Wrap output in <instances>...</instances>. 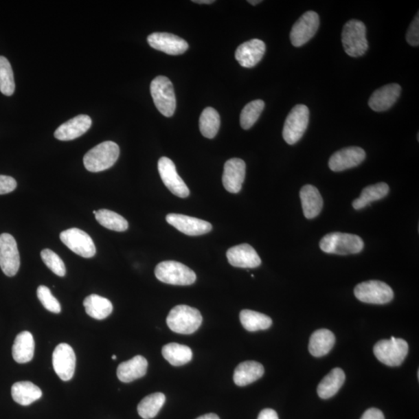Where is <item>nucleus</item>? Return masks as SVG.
<instances>
[{"mask_svg":"<svg viewBox=\"0 0 419 419\" xmlns=\"http://www.w3.org/2000/svg\"><path fill=\"white\" fill-rule=\"evenodd\" d=\"M11 394L16 403L27 406L40 399L42 396V392L33 383L21 381L15 383L12 386Z\"/></svg>","mask_w":419,"mask_h":419,"instance_id":"obj_28","label":"nucleus"},{"mask_svg":"<svg viewBox=\"0 0 419 419\" xmlns=\"http://www.w3.org/2000/svg\"><path fill=\"white\" fill-rule=\"evenodd\" d=\"M120 155L117 144L104 141L89 150L83 158L86 169L92 172H99L110 169L115 164Z\"/></svg>","mask_w":419,"mask_h":419,"instance_id":"obj_1","label":"nucleus"},{"mask_svg":"<svg viewBox=\"0 0 419 419\" xmlns=\"http://www.w3.org/2000/svg\"><path fill=\"white\" fill-rule=\"evenodd\" d=\"M15 91L14 71L8 59L0 56V91L5 95H12Z\"/></svg>","mask_w":419,"mask_h":419,"instance_id":"obj_38","label":"nucleus"},{"mask_svg":"<svg viewBox=\"0 0 419 419\" xmlns=\"http://www.w3.org/2000/svg\"><path fill=\"white\" fill-rule=\"evenodd\" d=\"M163 357L172 366L179 367L192 360L193 352L190 347L178 343H170L161 350Z\"/></svg>","mask_w":419,"mask_h":419,"instance_id":"obj_31","label":"nucleus"},{"mask_svg":"<svg viewBox=\"0 0 419 419\" xmlns=\"http://www.w3.org/2000/svg\"><path fill=\"white\" fill-rule=\"evenodd\" d=\"M258 419H279L278 413L273 409H263L259 415Z\"/></svg>","mask_w":419,"mask_h":419,"instance_id":"obj_44","label":"nucleus"},{"mask_svg":"<svg viewBox=\"0 0 419 419\" xmlns=\"http://www.w3.org/2000/svg\"><path fill=\"white\" fill-rule=\"evenodd\" d=\"M148 42L152 49L171 56L182 55L189 47L187 41L170 33H153L148 36Z\"/></svg>","mask_w":419,"mask_h":419,"instance_id":"obj_16","label":"nucleus"},{"mask_svg":"<svg viewBox=\"0 0 419 419\" xmlns=\"http://www.w3.org/2000/svg\"><path fill=\"white\" fill-rule=\"evenodd\" d=\"M361 419H385V418L381 410L372 408L365 411Z\"/></svg>","mask_w":419,"mask_h":419,"instance_id":"obj_43","label":"nucleus"},{"mask_svg":"<svg viewBox=\"0 0 419 419\" xmlns=\"http://www.w3.org/2000/svg\"><path fill=\"white\" fill-rule=\"evenodd\" d=\"M60 239L70 250L83 258H92L97 251L91 237L76 227L63 231Z\"/></svg>","mask_w":419,"mask_h":419,"instance_id":"obj_10","label":"nucleus"},{"mask_svg":"<svg viewBox=\"0 0 419 419\" xmlns=\"http://www.w3.org/2000/svg\"><path fill=\"white\" fill-rule=\"evenodd\" d=\"M265 103L261 100L250 102L245 105L240 115V124L245 130H249L256 124L264 109Z\"/></svg>","mask_w":419,"mask_h":419,"instance_id":"obj_37","label":"nucleus"},{"mask_svg":"<svg viewBox=\"0 0 419 419\" xmlns=\"http://www.w3.org/2000/svg\"><path fill=\"white\" fill-rule=\"evenodd\" d=\"M196 419H220V418L217 415L211 413V414L203 415Z\"/></svg>","mask_w":419,"mask_h":419,"instance_id":"obj_45","label":"nucleus"},{"mask_svg":"<svg viewBox=\"0 0 419 419\" xmlns=\"http://www.w3.org/2000/svg\"><path fill=\"white\" fill-rule=\"evenodd\" d=\"M354 293L359 301L367 304H385L394 298L391 286L379 280H370L358 284Z\"/></svg>","mask_w":419,"mask_h":419,"instance_id":"obj_9","label":"nucleus"},{"mask_svg":"<svg viewBox=\"0 0 419 419\" xmlns=\"http://www.w3.org/2000/svg\"><path fill=\"white\" fill-rule=\"evenodd\" d=\"M264 374V367L256 361H245L238 365L234 372L235 384L244 387L261 378Z\"/></svg>","mask_w":419,"mask_h":419,"instance_id":"obj_26","label":"nucleus"},{"mask_svg":"<svg viewBox=\"0 0 419 419\" xmlns=\"http://www.w3.org/2000/svg\"><path fill=\"white\" fill-rule=\"evenodd\" d=\"M335 343V335L326 328L315 331L310 338L308 350L311 355L321 357L328 354Z\"/></svg>","mask_w":419,"mask_h":419,"instance_id":"obj_27","label":"nucleus"},{"mask_svg":"<svg viewBox=\"0 0 419 419\" xmlns=\"http://www.w3.org/2000/svg\"><path fill=\"white\" fill-rule=\"evenodd\" d=\"M202 315L196 308L178 305L168 315L166 323L172 332L183 335L195 332L202 324Z\"/></svg>","mask_w":419,"mask_h":419,"instance_id":"obj_2","label":"nucleus"},{"mask_svg":"<svg viewBox=\"0 0 419 419\" xmlns=\"http://www.w3.org/2000/svg\"><path fill=\"white\" fill-rule=\"evenodd\" d=\"M166 221L185 235L196 236L207 234L212 229V225L199 218L179 214H170Z\"/></svg>","mask_w":419,"mask_h":419,"instance_id":"obj_15","label":"nucleus"},{"mask_svg":"<svg viewBox=\"0 0 419 419\" xmlns=\"http://www.w3.org/2000/svg\"><path fill=\"white\" fill-rule=\"evenodd\" d=\"M35 343L33 335L29 332H22L15 339L12 350L14 360L18 363L32 361L34 355Z\"/></svg>","mask_w":419,"mask_h":419,"instance_id":"obj_25","label":"nucleus"},{"mask_svg":"<svg viewBox=\"0 0 419 419\" xmlns=\"http://www.w3.org/2000/svg\"><path fill=\"white\" fill-rule=\"evenodd\" d=\"M193 2L199 4H212L214 3V0H194Z\"/></svg>","mask_w":419,"mask_h":419,"instance_id":"obj_46","label":"nucleus"},{"mask_svg":"<svg viewBox=\"0 0 419 419\" xmlns=\"http://www.w3.org/2000/svg\"><path fill=\"white\" fill-rule=\"evenodd\" d=\"M41 256L47 267L49 268L54 273L61 278L65 276L67 268H65L64 262L56 253L46 249L41 251Z\"/></svg>","mask_w":419,"mask_h":419,"instance_id":"obj_39","label":"nucleus"},{"mask_svg":"<svg viewBox=\"0 0 419 419\" xmlns=\"http://www.w3.org/2000/svg\"><path fill=\"white\" fill-rule=\"evenodd\" d=\"M242 326L249 332L266 330L273 324L269 316L251 310H243L240 313Z\"/></svg>","mask_w":419,"mask_h":419,"instance_id":"obj_33","label":"nucleus"},{"mask_svg":"<svg viewBox=\"0 0 419 419\" xmlns=\"http://www.w3.org/2000/svg\"><path fill=\"white\" fill-rule=\"evenodd\" d=\"M342 42L347 55L353 58L363 56L368 50L366 26L357 20L347 22L343 29Z\"/></svg>","mask_w":419,"mask_h":419,"instance_id":"obj_4","label":"nucleus"},{"mask_svg":"<svg viewBox=\"0 0 419 419\" xmlns=\"http://www.w3.org/2000/svg\"><path fill=\"white\" fill-rule=\"evenodd\" d=\"M21 258L15 238L8 233L0 235V267L8 277L19 271Z\"/></svg>","mask_w":419,"mask_h":419,"instance_id":"obj_11","label":"nucleus"},{"mask_svg":"<svg viewBox=\"0 0 419 419\" xmlns=\"http://www.w3.org/2000/svg\"><path fill=\"white\" fill-rule=\"evenodd\" d=\"M309 116L307 106L299 104L293 107L284 126L283 137L287 144L292 146L301 140L307 130Z\"/></svg>","mask_w":419,"mask_h":419,"instance_id":"obj_8","label":"nucleus"},{"mask_svg":"<svg viewBox=\"0 0 419 419\" xmlns=\"http://www.w3.org/2000/svg\"><path fill=\"white\" fill-rule=\"evenodd\" d=\"M158 169L161 181L173 194L185 199L190 195V190L182 178L179 176L173 161L167 157L159 160Z\"/></svg>","mask_w":419,"mask_h":419,"instance_id":"obj_13","label":"nucleus"},{"mask_svg":"<svg viewBox=\"0 0 419 419\" xmlns=\"http://www.w3.org/2000/svg\"><path fill=\"white\" fill-rule=\"evenodd\" d=\"M374 352L382 363L389 367H398L408 355L409 344L404 339L392 337L379 341L374 346Z\"/></svg>","mask_w":419,"mask_h":419,"instance_id":"obj_7","label":"nucleus"},{"mask_svg":"<svg viewBox=\"0 0 419 419\" xmlns=\"http://www.w3.org/2000/svg\"><path fill=\"white\" fill-rule=\"evenodd\" d=\"M266 52V45L260 39H253L239 45L236 58L245 68H253L258 64Z\"/></svg>","mask_w":419,"mask_h":419,"instance_id":"obj_19","label":"nucleus"},{"mask_svg":"<svg viewBox=\"0 0 419 419\" xmlns=\"http://www.w3.org/2000/svg\"><path fill=\"white\" fill-rule=\"evenodd\" d=\"M220 124V119L218 112L212 109L207 107L203 111L200 117V130L202 135L207 139H214L217 135Z\"/></svg>","mask_w":419,"mask_h":419,"instance_id":"obj_34","label":"nucleus"},{"mask_svg":"<svg viewBox=\"0 0 419 419\" xmlns=\"http://www.w3.org/2000/svg\"><path fill=\"white\" fill-rule=\"evenodd\" d=\"M262 1H260V0H256V1H251V0H249V1H248L249 3L251 4V5H257L260 3Z\"/></svg>","mask_w":419,"mask_h":419,"instance_id":"obj_47","label":"nucleus"},{"mask_svg":"<svg viewBox=\"0 0 419 419\" xmlns=\"http://www.w3.org/2000/svg\"><path fill=\"white\" fill-rule=\"evenodd\" d=\"M150 91L154 104L165 117L174 115L177 107L176 95L172 82L167 77L159 76L151 82Z\"/></svg>","mask_w":419,"mask_h":419,"instance_id":"obj_6","label":"nucleus"},{"mask_svg":"<svg viewBox=\"0 0 419 419\" xmlns=\"http://www.w3.org/2000/svg\"><path fill=\"white\" fill-rule=\"evenodd\" d=\"M16 185V181L13 177L0 175V194L13 192Z\"/></svg>","mask_w":419,"mask_h":419,"instance_id":"obj_42","label":"nucleus"},{"mask_svg":"<svg viewBox=\"0 0 419 419\" xmlns=\"http://www.w3.org/2000/svg\"><path fill=\"white\" fill-rule=\"evenodd\" d=\"M366 158V152L360 147H348L335 152L328 161L333 172H342L361 164Z\"/></svg>","mask_w":419,"mask_h":419,"instance_id":"obj_17","label":"nucleus"},{"mask_svg":"<svg viewBox=\"0 0 419 419\" xmlns=\"http://www.w3.org/2000/svg\"><path fill=\"white\" fill-rule=\"evenodd\" d=\"M305 218L313 219L318 216L323 207V199L318 189L313 185H305L300 192Z\"/></svg>","mask_w":419,"mask_h":419,"instance_id":"obj_24","label":"nucleus"},{"mask_svg":"<svg viewBox=\"0 0 419 419\" xmlns=\"http://www.w3.org/2000/svg\"><path fill=\"white\" fill-rule=\"evenodd\" d=\"M39 301L47 310L55 314L61 313V305L46 286H40L37 291Z\"/></svg>","mask_w":419,"mask_h":419,"instance_id":"obj_40","label":"nucleus"},{"mask_svg":"<svg viewBox=\"0 0 419 419\" xmlns=\"http://www.w3.org/2000/svg\"><path fill=\"white\" fill-rule=\"evenodd\" d=\"M93 213L94 214H97V212L93 211Z\"/></svg>","mask_w":419,"mask_h":419,"instance_id":"obj_49","label":"nucleus"},{"mask_svg":"<svg viewBox=\"0 0 419 419\" xmlns=\"http://www.w3.org/2000/svg\"><path fill=\"white\" fill-rule=\"evenodd\" d=\"M95 218L98 223L106 227L115 231H124L128 229L127 220L115 212L106 209H100L95 214Z\"/></svg>","mask_w":419,"mask_h":419,"instance_id":"obj_36","label":"nucleus"},{"mask_svg":"<svg viewBox=\"0 0 419 419\" xmlns=\"http://www.w3.org/2000/svg\"><path fill=\"white\" fill-rule=\"evenodd\" d=\"M346 380L343 370L335 368L327 374L320 382L318 387V394L322 399H328L337 394L343 387Z\"/></svg>","mask_w":419,"mask_h":419,"instance_id":"obj_29","label":"nucleus"},{"mask_svg":"<svg viewBox=\"0 0 419 419\" xmlns=\"http://www.w3.org/2000/svg\"><path fill=\"white\" fill-rule=\"evenodd\" d=\"M92 120L88 115H79L57 128L55 137L60 141H71L85 134L91 128Z\"/></svg>","mask_w":419,"mask_h":419,"instance_id":"obj_22","label":"nucleus"},{"mask_svg":"<svg viewBox=\"0 0 419 419\" xmlns=\"http://www.w3.org/2000/svg\"><path fill=\"white\" fill-rule=\"evenodd\" d=\"M389 190L390 189L385 183L369 185L363 190L360 197L352 202V207L356 210L363 209L374 201L384 199L387 195Z\"/></svg>","mask_w":419,"mask_h":419,"instance_id":"obj_32","label":"nucleus"},{"mask_svg":"<svg viewBox=\"0 0 419 419\" xmlns=\"http://www.w3.org/2000/svg\"><path fill=\"white\" fill-rule=\"evenodd\" d=\"M83 306L89 316L98 320L105 319L113 311V305L109 299L97 295L87 297L83 302Z\"/></svg>","mask_w":419,"mask_h":419,"instance_id":"obj_30","label":"nucleus"},{"mask_svg":"<svg viewBox=\"0 0 419 419\" xmlns=\"http://www.w3.org/2000/svg\"><path fill=\"white\" fill-rule=\"evenodd\" d=\"M76 363L75 352L69 344L61 343L56 346L52 354V364L60 379L68 381L73 378Z\"/></svg>","mask_w":419,"mask_h":419,"instance_id":"obj_14","label":"nucleus"},{"mask_svg":"<svg viewBox=\"0 0 419 419\" xmlns=\"http://www.w3.org/2000/svg\"><path fill=\"white\" fill-rule=\"evenodd\" d=\"M402 92V87L397 83L388 84L371 95L369 100V106L371 109L376 112L387 111L396 103Z\"/></svg>","mask_w":419,"mask_h":419,"instance_id":"obj_21","label":"nucleus"},{"mask_svg":"<svg viewBox=\"0 0 419 419\" xmlns=\"http://www.w3.org/2000/svg\"><path fill=\"white\" fill-rule=\"evenodd\" d=\"M166 402V396L163 393H155L141 400L137 405V412L144 419H151L158 415V413Z\"/></svg>","mask_w":419,"mask_h":419,"instance_id":"obj_35","label":"nucleus"},{"mask_svg":"<svg viewBox=\"0 0 419 419\" xmlns=\"http://www.w3.org/2000/svg\"><path fill=\"white\" fill-rule=\"evenodd\" d=\"M406 40L411 46H418L419 45V17L418 13L413 20L406 34Z\"/></svg>","mask_w":419,"mask_h":419,"instance_id":"obj_41","label":"nucleus"},{"mask_svg":"<svg viewBox=\"0 0 419 419\" xmlns=\"http://www.w3.org/2000/svg\"><path fill=\"white\" fill-rule=\"evenodd\" d=\"M112 359L113 361H115L117 359V356L115 355L112 356Z\"/></svg>","mask_w":419,"mask_h":419,"instance_id":"obj_48","label":"nucleus"},{"mask_svg":"<svg viewBox=\"0 0 419 419\" xmlns=\"http://www.w3.org/2000/svg\"><path fill=\"white\" fill-rule=\"evenodd\" d=\"M245 161L241 159H231L227 160L224 166L223 182L227 191L231 194H237L241 190L245 177Z\"/></svg>","mask_w":419,"mask_h":419,"instance_id":"obj_18","label":"nucleus"},{"mask_svg":"<svg viewBox=\"0 0 419 419\" xmlns=\"http://www.w3.org/2000/svg\"><path fill=\"white\" fill-rule=\"evenodd\" d=\"M155 277L161 282L179 286L193 284L196 279L195 273L188 267L176 261L161 262L155 267Z\"/></svg>","mask_w":419,"mask_h":419,"instance_id":"obj_5","label":"nucleus"},{"mask_svg":"<svg viewBox=\"0 0 419 419\" xmlns=\"http://www.w3.org/2000/svg\"><path fill=\"white\" fill-rule=\"evenodd\" d=\"M363 247L364 243L360 236L348 233H329L320 242L321 249L329 254H357L361 253Z\"/></svg>","mask_w":419,"mask_h":419,"instance_id":"obj_3","label":"nucleus"},{"mask_svg":"<svg viewBox=\"0 0 419 419\" xmlns=\"http://www.w3.org/2000/svg\"><path fill=\"white\" fill-rule=\"evenodd\" d=\"M148 361L142 356H136L119 365L117 370L118 379L124 383L133 382L147 373Z\"/></svg>","mask_w":419,"mask_h":419,"instance_id":"obj_23","label":"nucleus"},{"mask_svg":"<svg viewBox=\"0 0 419 419\" xmlns=\"http://www.w3.org/2000/svg\"><path fill=\"white\" fill-rule=\"evenodd\" d=\"M319 16L315 11H308L293 26L291 32V44L302 47L313 38L319 27Z\"/></svg>","mask_w":419,"mask_h":419,"instance_id":"obj_12","label":"nucleus"},{"mask_svg":"<svg viewBox=\"0 0 419 419\" xmlns=\"http://www.w3.org/2000/svg\"><path fill=\"white\" fill-rule=\"evenodd\" d=\"M230 264L239 268H256L260 266L261 259L256 251L249 244H242L227 251Z\"/></svg>","mask_w":419,"mask_h":419,"instance_id":"obj_20","label":"nucleus"}]
</instances>
